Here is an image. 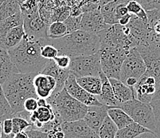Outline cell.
Listing matches in <instances>:
<instances>
[{"instance_id": "cell-22", "label": "cell", "mask_w": 160, "mask_h": 138, "mask_svg": "<svg viewBox=\"0 0 160 138\" xmlns=\"http://www.w3.org/2000/svg\"><path fill=\"white\" fill-rule=\"evenodd\" d=\"M25 35L23 25L14 27L2 36H0V47L7 50H11L21 43Z\"/></svg>"}, {"instance_id": "cell-44", "label": "cell", "mask_w": 160, "mask_h": 138, "mask_svg": "<svg viewBox=\"0 0 160 138\" xmlns=\"http://www.w3.org/2000/svg\"><path fill=\"white\" fill-rule=\"evenodd\" d=\"M28 133L29 138H46V133L41 132L37 129H33L32 128H29L27 130H26Z\"/></svg>"}, {"instance_id": "cell-14", "label": "cell", "mask_w": 160, "mask_h": 138, "mask_svg": "<svg viewBox=\"0 0 160 138\" xmlns=\"http://www.w3.org/2000/svg\"><path fill=\"white\" fill-rule=\"evenodd\" d=\"M62 128L65 138H100L98 133L90 128L84 120L63 122Z\"/></svg>"}, {"instance_id": "cell-42", "label": "cell", "mask_w": 160, "mask_h": 138, "mask_svg": "<svg viewBox=\"0 0 160 138\" xmlns=\"http://www.w3.org/2000/svg\"><path fill=\"white\" fill-rule=\"evenodd\" d=\"M38 107V99L37 98H34V97H30V98L26 100L24 102L25 110H27V111L30 112V113H33V112L36 111Z\"/></svg>"}, {"instance_id": "cell-7", "label": "cell", "mask_w": 160, "mask_h": 138, "mask_svg": "<svg viewBox=\"0 0 160 138\" xmlns=\"http://www.w3.org/2000/svg\"><path fill=\"white\" fill-rule=\"evenodd\" d=\"M147 71L144 61L136 47L132 48L122 65L120 80L130 88H134Z\"/></svg>"}, {"instance_id": "cell-55", "label": "cell", "mask_w": 160, "mask_h": 138, "mask_svg": "<svg viewBox=\"0 0 160 138\" xmlns=\"http://www.w3.org/2000/svg\"><path fill=\"white\" fill-rule=\"evenodd\" d=\"M3 1H4V0H0V5L2 3V2H3Z\"/></svg>"}, {"instance_id": "cell-4", "label": "cell", "mask_w": 160, "mask_h": 138, "mask_svg": "<svg viewBox=\"0 0 160 138\" xmlns=\"http://www.w3.org/2000/svg\"><path fill=\"white\" fill-rule=\"evenodd\" d=\"M46 100L53 108L56 118L62 123L83 120L88 111V106L72 97L65 88Z\"/></svg>"}, {"instance_id": "cell-48", "label": "cell", "mask_w": 160, "mask_h": 138, "mask_svg": "<svg viewBox=\"0 0 160 138\" xmlns=\"http://www.w3.org/2000/svg\"><path fill=\"white\" fill-rule=\"evenodd\" d=\"M13 138H29V136L27 131H22L14 134Z\"/></svg>"}, {"instance_id": "cell-26", "label": "cell", "mask_w": 160, "mask_h": 138, "mask_svg": "<svg viewBox=\"0 0 160 138\" xmlns=\"http://www.w3.org/2000/svg\"><path fill=\"white\" fill-rule=\"evenodd\" d=\"M150 131L151 130L142 127L140 125L136 122H132L129 125L126 126L121 129H119L117 133H116V138H136L141 133Z\"/></svg>"}, {"instance_id": "cell-11", "label": "cell", "mask_w": 160, "mask_h": 138, "mask_svg": "<svg viewBox=\"0 0 160 138\" xmlns=\"http://www.w3.org/2000/svg\"><path fill=\"white\" fill-rule=\"evenodd\" d=\"M22 18L26 37L31 40L48 38L47 28L49 25L41 18L39 12Z\"/></svg>"}, {"instance_id": "cell-39", "label": "cell", "mask_w": 160, "mask_h": 138, "mask_svg": "<svg viewBox=\"0 0 160 138\" xmlns=\"http://www.w3.org/2000/svg\"><path fill=\"white\" fill-rule=\"evenodd\" d=\"M146 11L160 9V0H136Z\"/></svg>"}, {"instance_id": "cell-23", "label": "cell", "mask_w": 160, "mask_h": 138, "mask_svg": "<svg viewBox=\"0 0 160 138\" xmlns=\"http://www.w3.org/2000/svg\"><path fill=\"white\" fill-rule=\"evenodd\" d=\"M109 81H110V83L112 87L115 97L120 104L136 99L133 89L125 85L119 79L109 78Z\"/></svg>"}, {"instance_id": "cell-6", "label": "cell", "mask_w": 160, "mask_h": 138, "mask_svg": "<svg viewBox=\"0 0 160 138\" xmlns=\"http://www.w3.org/2000/svg\"><path fill=\"white\" fill-rule=\"evenodd\" d=\"M118 108H120L130 116L134 122L142 127L156 133V122L155 113L151 103H145L134 99L132 101L120 103Z\"/></svg>"}, {"instance_id": "cell-36", "label": "cell", "mask_w": 160, "mask_h": 138, "mask_svg": "<svg viewBox=\"0 0 160 138\" xmlns=\"http://www.w3.org/2000/svg\"><path fill=\"white\" fill-rule=\"evenodd\" d=\"M41 55L46 60H53L59 55V52L54 46L50 43H47L41 47Z\"/></svg>"}, {"instance_id": "cell-21", "label": "cell", "mask_w": 160, "mask_h": 138, "mask_svg": "<svg viewBox=\"0 0 160 138\" xmlns=\"http://www.w3.org/2000/svg\"><path fill=\"white\" fill-rule=\"evenodd\" d=\"M8 50L0 47V85H2L14 74H18Z\"/></svg>"}, {"instance_id": "cell-29", "label": "cell", "mask_w": 160, "mask_h": 138, "mask_svg": "<svg viewBox=\"0 0 160 138\" xmlns=\"http://www.w3.org/2000/svg\"><path fill=\"white\" fill-rule=\"evenodd\" d=\"M67 34H68V30L64 22H53L48 26L47 37L49 38H61Z\"/></svg>"}, {"instance_id": "cell-17", "label": "cell", "mask_w": 160, "mask_h": 138, "mask_svg": "<svg viewBox=\"0 0 160 138\" xmlns=\"http://www.w3.org/2000/svg\"><path fill=\"white\" fill-rule=\"evenodd\" d=\"M108 107L104 105L88 106V111L83 120L90 128L98 133L106 117H108Z\"/></svg>"}, {"instance_id": "cell-28", "label": "cell", "mask_w": 160, "mask_h": 138, "mask_svg": "<svg viewBox=\"0 0 160 138\" xmlns=\"http://www.w3.org/2000/svg\"><path fill=\"white\" fill-rule=\"evenodd\" d=\"M23 25V18L22 13H18L14 15L0 21V36L5 34L7 31L18 26Z\"/></svg>"}, {"instance_id": "cell-35", "label": "cell", "mask_w": 160, "mask_h": 138, "mask_svg": "<svg viewBox=\"0 0 160 138\" xmlns=\"http://www.w3.org/2000/svg\"><path fill=\"white\" fill-rule=\"evenodd\" d=\"M13 122V134L18 133L19 132L26 131L30 127H31V125L30 124L28 120L26 119L20 117L18 116H13L12 117Z\"/></svg>"}, {"instance_id": "cell-45", "label": "cell", "mask_w": 160, "mask_h": 138, "mask_svg": "<svg viewBox=\"0 0 160 138\" xmlns=\"http://www.w3.org/2000/svg\"><path fill=\"white\" fill-rule=\"evenodd\" d=\"M132 15L131 14H129V13L127 14H125V15H123V17H121V18H120L118 24H120V25H121V26H123V27H125V26H128L129 24V23H130L131 19H132Z\"/></svg>"}, {"instance_id": "cell-37", "label": "cell", "mask_w": 160, "mask_h": 138, "mask_svg": "<svg viewBox=\"0 0 160 138\" xmlns=\"http://www.w3.org/2000/svg\"><path fill=\"white\" fill-rule=\"evenodd\" d=\"M68 30V34L72 32L81 30V15L72 16L70 15L66 20L64 21Z\"/></svg>"}, {"instance_id": "cell-31", "label": "cell", "mask_w": 160, "mask_h": 138, "mask_svg": "<svg viewBox=\"0 0 160 138\" xmlns=\"http://www.w3.org/2000/svg\"><path fill=\"white\" fill-rule=\"evenodd\" d=\"M13 115L11 105L6 97L2 85H0V120L2 122L6 119L12 118Z\"/></svg>"}, {"instance_id": "cell-34", "label": "cell", "mask_w": 160, "mask_h": 138, "mask_svg": "<svg viewBox=\"0 0 160 138\" xmlns=\"http://www.w3.org/2000/svg\"><path fill=\"white\" fill-rule=\"evenodd\" d=\"M71 9L69 7H59L52 11V23L53 22H64L71 15Z\"/></svg>"}, {"instance_id": "cell-27", "label": "cell", "mask_w": 160, "mask_h": 138, "mask_svg": "<svg viewBox=\"0 0 160 138\" xmlns=\"http://www.w3.org/2000/svg\"><path fill=\"white\" fill-rule=\"evenodd\" d=\"M18 13H21V7L17 0H4L0 5V21Z\"/></svg>"}, {"instance_id": "cell-13", "label": "cell", "mask_w": 160, "mask_h": 138, "mask_svg": "<svg viewBox=\"0 0 160 138\" xmlns=\"http://www.w3.org/2000/svg\"><path fill=\"white\" fill-rule=\"evenodd\" d=\"M65 88L66 89L67 92L69 93L72 97L83 103L87 106L92 105H102L97 99V96L92 95L87 92L85 89L82 88L77 82V78L70 73L69 78L65 82Z\"/></svg>"}, {"instance_id": "cell-46", "label": "cell", "mask_w": 160, "mask_h": 138, "mask_svg": "<svg viewBox=\"0 0 160 138\" xmlns=\"http://www.w3.org/2000/svg\"><path fill=\"white\" fill-rule=\"evenodd\" d=\"M136 138H159L156 135V133H153V132H146V133H141L139 136H136Z\"/></svg>"}, {"instance_id": "cell-30", "label": "cell", "mask_w": 160, "mask_h": 138, "mask_svg": "<svg viewBox=\"0 0 160 138\" xmlns=\"http://www.w3.org/2000/svg\"><path fill=\"white\" fill-rule=\"evenodd\" d=\"M118 130L119 129L117 126L108 115L101 127L100 128L98 134L100 138H116Z\"/></svg>"}, {"instance_id": "cell-53", "label": "cell", "mask_w": 160, "mask_h": 138, "mask_svg": "<svg viewBox=\"0 0 160 138\" xmlns=\"http://www.w3.org/2000/svg\"><path fill=\"white\" fill-rule=\"evenodd\" d=\"M2 121L0 120V138H2Z\"/></svg>"}, {"instance_id": "cell-2", "label": "cell", "mask_w": 160, "mask_h": 138, "mask_svg": "<svg viewBox=\"0 0 160 138\" xmlns=\"http://www.w3.org/2000/svg\"><path fill=\"white\" fill-rule=\"evenodd\" d=\"M58 49L59 54L67 55L72 58L88 56L100 51V41L97 34L84 30H77L61 38L47 39Z\"/></svg>"}, {"instance_id": "cell-8", "label": "cell", "mask_w": 160, "mask_h": 138, "mask_svg": "<svg viewBox=\"0 0 160 138\" xmlns=\"http://www.w3.org/2000/svg\"><path fill=\"white\" fill-rule=\"evenodd\" d=\"M129 50L123 47H104L100 49L101 69L108 78L120 80L122 65Z\"/></svg>"}, {"instance_id": "cell-38", "label": "cell", "mask_w": 160, "mask_h": 138, "mask_svg": "<svg viewBox=\"0 0 160 138\" xmlns=\"http://www.w3.org/2000/svg\"><path fill=\"white\" fill-rule=\"evenodd\" d=\"M155 113V122H156V134L160 138V100H155L151 102Z\"/></svg>"}, {"instance_id": "cell-41", "label": "cell", "mask_w": 160, "mask_h": 138, "mask_svg": "<svg viewBox=\"0 0 160 138\" xmlns=\"http://www.w3.org/2000/svg\"><path fill=\"white\" fill-rule=\"evenodd\" d=\"M54 62L58 66L62 69H69V66L71 64V58L67 55L59 54L54 59Z\"/></svg>"}, {"instance_id": "cell-43", "label": "cell", "mask_w": 160, "mask_h": 138, "mask_svg": "<svg viewBox=\"0 0 160 138\" xmlns=\"http://www.w3.org/2000/svg\"><path fill=\"white\" fill-rule=\"evenodd\" d=\"M2 133L5 134L10 135L12 134L13 133V122L12 118L6 119L2 122Z\"/></svg>"}, {"instance_id": "cell-25", "label": "cell", "mask_w": 160, "mask_h": 138, "mask_svg": "<svg viewBox=\"0 0 160 138\" xmlns=\"http://www.w3.org/2000/svg\"><path fill=\"white\" fill-rule=\"evenodd\" d=\"M108 115L119 129H123L134 122V120L131 118L130 116L120 108L108 109Z\"/></svg>"}, {"instance_id": "cell-3", "label": "cell", "mask_w": 160, "mask_h": 138, "mask_svg": "<svg viewBox=\"0 0 160 138\" xmlns=\"http://www.w3.org/2000/svg\"><path fill=\"white\" fill-rule=\"evenodd\" d=\"M35 74H14L2 85L14 114L25 110L24 102L30 97L38 99L33 86Z\"/></svg>"}, {"instance_id": "cell-12", "label": "cell", "mask_w": 160, "mask_h": 138, "mask_svg": "<svg viewBox=\"0 0 160 138\" xmlns=\"http://www.w3.org/2000/svg\"><path fill=\"white\" fill-rule=\"evenodd\" d=\"M133 89L136 99L145 103H151L153 101L156 91V78L148 73H145L138 81Z\"/></svg>"}, {"instance_id": "cell-20", "label": "cell", "mask_w": 160, "mask_h": 138, "mask_svg": "<svg viewBox=\"0 0 160 138\" xmlns=\"http://www.w3.org/2000/svg\"><path fill=\"white\" fill-rule=\"evenodd\" d=\"M101 81H102V89L100 95L97 96V99L100 103L105 106L110 108H118L120 105V103L118 102L117 100L115 97L114 93H113L112 87L109 78L101 72L100 75Z\"/></svg>"}, {"instance_id": "cell-19", "label": "cell", "mask_w": 160, "mask_h": 138, "mask_svg": "<svg viewBox=\"0 0 160 138\" xmlns=\"http://www.w3.org/2000/svg\"><path fill=\"white\" fill-rule=\"evenodd\" d=\"M55 119V114L53 108L49 104L46 106H39L36 111L30 114V124L32 129L42 131L43 126L51 122Z\"/></svg>"}, {"instance_id": "cell-5", "label": "cell", "mask_w": 160, "mask_h": 138, "mask_svg": "<svg viewBox=\"0 0 160 138\" xmlns=\"http://www.w3.org/2000/svg\"><path fill=\"white\" fill-rule=\"evenodd\" d=\"M97 35L100 38V49L104 47H123L131 50L138 45L128 26L107 24L105 28L99 32Z\"/></svg>"}, {"instance_id": "cell-1", "label": "cell", "mask_w": 160, "mask_h": 138, "mask_svg": "<svg viewBox=\"0 0 160 138\" xmlns=\"http://www.w3.org/2000/svg\"><path fill=\"white\" fill-rule=\"evenodd\" d=\"M48 38L31 40L25 37L21 43L8 50L11 59L20 74H40L48 60L41 55V47Z\"/></svg>"}, {"instance_id": "cell-16", "label": "cell", "mask_w": 160, "mask_h": 138, "mask_svg": "<svg viewBox=\"0 0 160 138\" xmlns=\"http://www.w3.org/2000/svg\"><path fill=\"white\" fill-rule=\"evenodd\" d=\"M42 74L51 76L56 80L57 86L53 94H56L65 88V82L70 75L69 69H62L56 64L54 60H48L42 71L40 73Z\"/></svg>"}, {"instance_id": "cell-54", "label": "cell", "mask_w": 160, "mask_h": 138, "mask_svg": "<svg viewBox=\"0 0 160 138\" xmlns=\"http://www.w3.org/2000/svg\"><path fill=\"white\" fill-rule=\"evenodd\" d=\"M17 1H18V2L20 4H21L22 3H23V2H24V1H26V0H17Z\"/></svg>"}, {"instance_id": "cell-52", "label": "cell", "mask_w": 160, "mask_h": 138, "mask_svg": "<svg viewBox=\"0 0 160 138\" xmlns=\"http://www.w3.org/2000/svg\"><path fill=\"white\" fill-rule=\"evenodd\" d=\"M13 136H14V134H10V135H7V134H5L4 133H2V138H13Z\"/></svg>"}, {"instance_id": "cell-50", "label": "cell", "mask_w": 160, "mask_h": 138, "mask_svg": "<svg viewBox=\"0 0 160 138\" xmlns=\"http://www.w3.org/2000/svg\"><path fill=\"white\" fill-rule=\"evenodd\" d=\"M38 106H46L48 105L47 100L43 99V98H38Z\"/></svg>"}, {"instance_id": "cell-24", "label": "cell", "mask_w": 160, "mask_h": 138, "mask_svg": "<svg viewBox=\"0 0 160 138\" xmlns=\"http://www.w3.org/2000/svg\"><path fill=\"white\" fill-rule=\"evenodd\" d=\"M77 82L87 92L92 95L98 96L102 89V81L100 77H82L77 78Z\"/></svg>"}, {"instance_id": "cell-10", "label": "cell", "mask_w": 160, "mask_h": 138, "mask_svg": "<svg viewBox=\"0 0 160 138\" xmlns=\"http://www.w3.org/2000/svg\"><path fill=\"white\" fill-rule=\"evenodd\" d=\"M139 53L144 61L147 73L155 78L160 77V45L151 43L148 45H138Z\"/></svg>"}, {"instance_id": "cell-51", "label": "cell", "mask_w": 160, "mask_h": 138, "mask_svg": "<svg viewBox=\"0 0 160 138\" xmlns=\"http://www.w3.org/2000/svg\"><path fill=\"white\" fill-rule=\"evenodd\" d=\"M111 1H113V0H100V7L108 3L111 2Z\"/></svg>"}, {"instance_id": "cell-33", "label": "cell", "mask_w": 160, "mask_h": 138, "mask_svg": "<svg viewBox=\"0 0 160 138\" xmlns=\"http://www.w3.org/2000/svg\"><path fill=\"white\" fill-rule=\"evenodd\" d=\"M128 11L129 14L133 16H136L139 18L146 19L148 18L147 16V11L142 7V6L136 1V0H131L127 5Z\"/></svg>"}, {"instance_id": "cell-32", "label": "cell", "mask_w": 160, "mask_h": 138, "mask_svg": "<svg viewBox=\"0 0 160 138\" xmlns=\"http://www.w3.org/2000/svg\"><path fill=\"white\" fill-rule=\"evenodd\" d=\"M22 16H30L39 12V3L38 0H26L20 4Z\"/></svg>"}, {"instance_id": "cell-9", "label": "cell", "mask_w": 160, "mask_h": 138, "mask_svg": "<svg viewBox=\"0 0 160 138\" xmlns=\"http://www.w3.org/2000/svg\"><path fill=\"white\" fill-rule=\"evenodd\" d=\"M69 70L77 78L88 76L100 77L102 72L100 51L88 56L72 58Z\"/></svg>"}, {"instance_id": "cell-47", "label": "cell", "mask_w": 160, "mask_h": 138, "mask_svg": "<svg viewBox=\"0 0 160 138\" xmlns=\"http://www.w3.org/2000/svg\"><path fill=\"white\" fill-rule=\"evenodd\" d=\"M155 100H160V77L156 78V91L154 96L153 101Z\"/></svg>"}, {"instance_id": "cell-18", "label": "cell", "mask_w": 160, "mask_h": 138, "mask_svg": "<svg viewBox=\"0 0 160 138\" xmlns=\"http://www.w3.org/2000/svg\"><path fill=\"white\" fill-rule=\"evenodd\" d=\"M33 86L38 98L48 99L55 90L57 82L53 77L38 74L33 78Z\"/></svg>"}, {"instance_id": "cell-15", "label": "cell", "mask_w": 160, "mask_h": 138, "mask_svg": "<svg viewBox=\"0 0 160 138\" xmlns=\"http://www.w3.org/2000/svg\"><path fill=\"white\" fill-rule=\"evenodd\" d=\"M106 26L107 24L100 9L84 13L81 15V30L97 34Z\"/></svg>"}, {"instance_id": "cell-49", "label": "cell", "mask_w": 160, "mask_h": 138, "mask_svg": "<svg viewBox=\"0 0 160 138\" xmlns=\"http://www.w3.org/2000/svg\"><path fill=\"white\" fill-rule=\"evenodd\" d=\"M152 30H154L155 33H157L158 35H160V18H159V20L157 22L156 24L154 26V27L152 28Z\"/></svg>"}, {"instance_id": "cell-40", "label": "cell", "mask_w": 160, "mask_h": 138, "mask_svg": "<svg viewBox=\"0 0 160 138\" xmlns=\"http://www.w3.org/2000/svg\"><path fill=\"white\" fill-rule=\"evenodd\" d=\"M147 16H148V22L150 28L152 30L154 26L157 23V22L160 18V9H155L151 11H147Z\"/></svg>"}]
</instances>
